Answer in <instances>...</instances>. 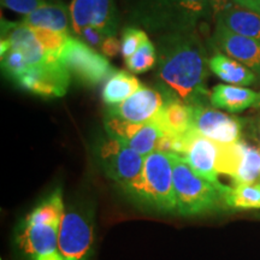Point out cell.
Masks as SVG:
<instances>
[{
    "label": "cell",
    "mask_w": 260,
    "mask_h": 260,
    "mask_svg": "<svg viewBox=\"0 0 260 260\" xmlns=\"http://www.w3.org/2000/svg\"><path fill=\"white\" fill-rule=\"evenodd\" d=\"M168 98L160 89L142 86L138 92L129 96L125 102L107 109L106 116L116 117L123 121L139 123L152 122L164 109Z\"/></svg>",
    "instance_id": "10"
},
{
    "label": "cell",
    "mask_w": 260,
    "mask_h": 260,
    "mask_svg": "<svg viewBox=\"0 0 260 260\" xmlns=\"http://www.w3.org/2000/svg\"><path fill=\"white\" fill-rule=\"evenodd\" d=\"M226 206L236 210L260 209V183L233 184L224 197Z\"/></svg>",
    "instance_id": "23"
},
{
    "label": "cell",
    "mask_w": 260,
    "mask_h": 260,
    "mask_svg": "<svg viewBox=\"0 0 260 260\" xmlns=\"http://www.w3.org/2000/svg\"><path fill=\"white\" fill-rule=\"evenodd\" d=\"M193 125L205 138L219 145H233L242 136V119L205 105L194 106Z\"/></svg>",
    "instance_id": "9"
},
{
    "label": "cell",
    "mask_w": 260,
    "mask_h": 260,
    "mask_svg": "<svg viewBox=\"0 0 260 260\" xmlns=\"http://www.w3.org/2000/svg\"><path fill=\"white\" fill-rule=\"evenodd\" d=\"M217 23L228 30L260 41V12L234 4L218 16Z\"/></svg>",
    "instance_id": "19"
},
{
    "label": "cell",
    "mask_w": 260,
    "mask_h": 260,
    "mask_svg": "<svg viewBox=\"0 0 260 260\" xmlns=\"http://www.w3.org/2000/svg\"><path fill=\"white\" fill-rule=\"evenodd\" d=\"M223 145L205 138L193 128L188 133V145L183 158L200 176L214 184H220L218 175Z\"/></svg>",
    "instance_id": "11"
},
{
    "label": "cell",
    "mask_w": 260,
    "mask_h": 260,
    "mask_svg": "<svg viewBox=\"0 0 260 260\" xmlns=\"http://www.w3.org/2000/svg\"><path fill=\"white\" fill-rule=\"evenodd\" d=\"M210 103L216 109L232 113L242 112L251 107H260V93L247 87L217 84L210 92Z\"/></svg>",
    "instance_id": "15"
},
{
    "label": "cell",
    "mask_w": 260,
    "mask_h": 260,
    "mask_svg": "<svg viewBox=\"0 0 260 260\" xmlns=\"http://www.w3.org/2000/svg\"><path fill=\"white\" fill-rule=\"evenodd\" d=\"M77 39H80L81 41L84 42L86 45H88L89 47L94 48V50L100 52L102 46L107 38L103 31L98 30V29L93 27H87L81 30L79 34L76 35Z\"/></svg>",
    "instance_id": "32"
},
{
    "label": "cell",
    "mask_w": 260,
    "mask_h": 260,
    "mask_svg": "<svg viewBox=\"0 0 260 260\" xmlns=\"http://www.w3.org/2000/svg\"><path fill=\"white\" fill-rule=\"evenodd\" d=\"M234 151L230 174L234 184L260 183V147L240 140L234 145Z\"/></svg>",
    "instance_id": "17"
},
{
    "label": "cell",
    "mask_w": 260,
    "mask_h": 260,
    "mask_svg": "<svg viewBox=\"0 0 260 260\" xmlns=\"http://www.w3.org/2000/svg\"><path fill=\"white\" fill-rule=\"evenodd\" d=\"M234 4H235V0H209L210 8L212 9L214 16L217 17Z\"/></svg>",
    "instance_id": "34"
},
{
    "label": "cell",
    "mask_w": 260,
    "mask_h": 260,
    "mask_svg": "<svg viewBox=\"0 0 260 260\" xmlns=\"http://www.w3.org/2000/svg\"><path fill=\"white\" fill-rule=\"evenodd\" d=\"M58 235L59 228L23 222L17 235V243L25 254L35 259L40 255L57 252Z\"/></svg>",
    "instance_id": "13"
},
{
    "label": "cell",
    "mask_w": 260,
    "mask_h": 260,
    "mask_svg": "<svg viewBox=\"0 0 260 260\" xmlns=\"http://www.w3.org/2000/svg\"><path fill=\"white\" fill-rule=\"evenodd\" d=\"M162 135L160 129L153 123H145L142 128L139 130L138 134L128 142L130 148L134 149L136 153L142 157L153 153L157 149L159 139Z\"/></svg>",
    "instance_id": "24"
},
{
    "label": "cell",
    "mask_w": 260,
    "mask_h": 260,
    "mask_svg": "<svg viewBox=\"0 0 260 260\" xmlns=\"http://www.w3.org/2000/svg\"><path fill=\"white\" fill-rule=\"evenodd\" d=\"M178 10L187 16L188 21H195L206 12L209 0H172Z\"/></svg>",
    "instance_id": "30"
},
{
    "label": "cell",
    "mask_w": 260,
    "mask_h": 260,
    "mask_svg": "<svg viewBox=\"0 0 260 260\" xmlns=\"http://www.w3.org/2000/svg\"><path fill=\"white\" fill-rule=\"evenodd\" d=\"M194 106L178 100H169L164 109L152 122L160 129L162 134L182 136L194 128Z\"/></svg>",
    "instance_id": "16"
},
{
    "label": "cell",
    "mask_w": 260,
    "mask_h": 260,
    "mask_svg": "<svg viewBox=\"0 0 260 260\" xmlns=\"http://www.w3.org/2000/svg\"><path fill=\"white\" fill-rule=\"evenodd\" d=\"M59 60L71 76L84 86H98L116 73L104 54L73 37L68 39Z\"/></svg>",
    "instance_id": "5"
},
{
    "label": "cell",
    "mask_w": 260,
    "mask_h": 260,
    "mask_svg": "<svg viewBox=\"0 0 260 260\" xmlns=\"http://www.w3.org/2000/svg\"><path fill=\"white\" fill-rule=\"evenodd\" d=\"M2 39L9 41L10 47L23 53L28 63L35 65L46 60L47 54L35 37L31 28L22 22H9L2 19Z\"/></svg>",
    "instance_id": "14"
},
{
    "label": "cell",
    "mask_w": 260,
    "mask_h": 260,
    "mask_svg": "<svg viewBox=\"0 0 260 260\" xmlns=\"http://www.w3.org/2000/svg\"><path fill=\"white\" fill-rule=\"evenodd\" d=\"M214 41L228 57L240 61L260 79V41L235 34L218 23Z\"/></svg>",
    "instance_id": "12"
},
{
    "label": "cell",
    "mask_w": 260,
    "mask_h": 260,
    "mask_svg": "<svg viewBox=\"0 0 260 260\" xmlns=\"http://www.w3.org/2000/svg\"><path fill=\"white\" fill-rule=\"evenodd\" d=\"M70 21L75 37L87 27L106 37H116L118 17L115 0H71Z\"/></svg>",
    "instance_id": "8"
},
{
    "label": "cell",
    "mask_w": 260,
    "mask_h": 260,
    "mask_svg": "<svg viewBox=\"0 0 260 260\" xmlns=\"http://www.w3.org/2000/svg\"><path fill=\"white\" fill-rule=\"evenodd\" d=\"M95 153L106 176L119 184L126 193L141 178L145 157L136 153L124 142L107 136L99 142Z\"/></svg>",
    "instance_id": "4"
},
{
    "label": "cell",
    "mask_w": 260,
    "mask_h": 260,
    "mask_svg": "<svg viewBox=\"0 0 260 260\" xmlns=\"http://www.w3.org/2000/svg\"><path fill=\"white\" fill-rule=\"evenodd\" d=\"M141 87L142 83L134 75L124 70L116 71L104 84L102 92L103 102L107 106L119 105L138 92Z\"/></svg>",
    "instance_id": "21"
},
{
    "label": "cell",
    "mask_w": 260,
    "mask_h": 260,
    "mask_svg": "<svg viewBox=\"0 0 260 260\" xmlns=\"http://www.w3.org/2000/svg\"><path fill=\"white\" fill-rule=\"evenodd\" d=\"M22 23L29 28H42L70 35V8L64 3H46L30 15L22 19Z\"/></svg>",
    "instance_id": "18"
},
{
    "label": "cell",
    "mask_w": 260,
    "mask_h": 260,
    "mask_svg": "<svg viewBox=\"0 0 260 260\" xmlns=\"http://www.w3.org/2000/svg\"><path fill=\"white\" fill-rule=\"evenodd\" d=\"M64 212L61 190L57 189L44 201H41L37 207H34V210L25 217L24 222L29 224H46V225L60 228Z\"/></svg>",
    "instance_id": "22"
},
{
    "label": "cell",
    "mask_w": 260,
    "mask_h": 260,
    "mask_svg": "<svg viewBox=\"0 0 260 260\" xmlns=\"http://www.w3.org/2000/svg\"><path fill=\"white\" fill-rule=\"evenodd\" d=\"M209 60L195 34L178 31L167 35L160 41L155 71L159 89L169 100L204 105L210 98L206 88Z\"/></svg>",
    "instance_id": "1"
},
{
    "label": "cell",
    "mask_w": 260,
    "mask_h": 260,
    "mask_svg": "<svg viewBox=\"0 0 260 260\" xmlns=\"http://www.w3.org/2000/svg\"><path fill=\"white\" fill-rule=\"evenodd\" d=\"M148 37L146 32L138 28H125L122 34V56L124 59H128L139 50L144 42L147 40Z\"/></svg>",
    "instance_id": "29"
},
{
    "label": "cell",
    "mask_w": 260,
    "mask_h": 260,
    "mask_svg": "<svg viewBox=\"0 0 260 260\" xmlns=\"http://www.w3.org/2000/svg\"><path fill=\"white\" fill-rule=\"evenodd\" d=\"M34 260H65V259H64V256L57 251V252L50 253V254L40 255V256H38V258H35Z\"/></svg>",
    "instance_id": "36"
},
{
    "label": "cell",
    "mask_w": 260,
    "mask_h": 260,
    "mask_svg": "<svg viewBox=\"0 0 260 260\" xmlns=\"http://www.w3.org/2000/svg\"><path fill=\"white\" fill-rule=\"evenodd\" d=\"M2 67L8 76L15 81L30 67V64L22 52L10 47L5 53L2 54Z\"/></svg>",
    "instance_id": "28"
},
{
    "label": "cell",
    "mask_w": 260,
    "mask_h": 260,
    "mask_svg": "<svg viewBox=\"0 0 260 260\" xmlns=\"http://www.w3.org/2000/svg\"><path fill=\"white\" fill-rule=\"evenodd\" d=\"M209 68L217 77L232 86L248 87L258 81L251 69L220 52L210 58Z\"/></svg>",
    "instance_id": "20"
},
{
    "label": "cell",
    "mask_w": 260,
    "mask_h": 260,
    "mask_svg": "<svg viewBox=\"0 0 260 260\" xmlns=\"http://www.w3.org/2000/svg\"><path fill=\"white\" fill-rule=\"evenodd\" d=\"M142 125L144 124L126 122L111 116H106L105 123H104L107 136L119 140V141L124 142V144H128L130 140L138 134V132L142 128Z\"/></svg>",
    "instance_id": "27"
},
{
    "label": "cell",
    "mask_w": 260,
    "mask_h": 260,
    "mask_svg": "<svg viewBox=\"0 0 260 260\" xmlns=\"http://www.w3.org/2000/svg\"><path fill=\"white\" fill-rule=\"evenodd\" d=\"M256 136H258V141H259V145H260V118L258 121V124H256Z\"/></svg>",
    "instance_id": "37"
},
{
    "label": "cell",
    "mask_w": 260,
    "mask_h": 260,
    "mask_svg": "<svg viewBox=\"0 0 260 260\" xmlns=\"http://www.w3.org/2000/svg\"><path fill=\"white\" fill-rule=\"evenodd\" d=\"M129 194L160 212L177 211L172 154L155 151L146 155L141 178Z\"/></svg>",
    "instance_id": "3"
},
{
    "label": "cell",
    "mask_w": 260,
    "mask_h": 260,
    "mask_svg": "<svg viewBox=\"0 0 260 260\" xmlns=\"http://www.w3.org/2000/svg\"><path fill=\"white\" fill-rule=\"evenodd\" d=\"M100 53L105 57H117L119 53H122V44L117 39V37H107L104 41Z\"/></svg>",
    "instance_id": "33"
},
{
    "label": "cell",
    "mask_w": 260,
    "mask_h": 260,
    "mask_svg": "<svg viewBox=\"0 0 260 260\" xmlns=\"http://www.w3.org/2000/svg\"><path fill=\"white\" fill-rule=\"evenodd\" d=\"M174 187L177 212L182 216H195L217 210L224 203L226 186L214 184L197 174L186 159L172 154Z\"/></svg>",
    "instance_id": "2"
},
{
    "label": "cell",
    "mask_w": 260,
    "mask_h": 260,
    "mask_svg": "<svg viewBox=\"0 0 260 260\" xmlns=\"http://www.w3.org/2000/svg\"><path fill=\"white\" fill-rule=\"evenodd\" d=\"M31 30L34 31L35 37L41 44V46L44 47L47 58H59L61 50L67 44L68 39L70 38L61 32L50 30V29L31 28Z\"/></svg>",
    "instance_id": "26"
},
{
    "label": "cell",
    "mask_w": 260,
    "mask_h": 260,
    "mask_svg": "<svg viewBox=\"0 0 260 260\" xmlns=\"http://www.w3.org/2000/svg\"><path fill=\"white\" fill-rule=\"evenodd\" d=\"M235 3L241 6H245L247 9L260 12V0H235Z\"/></svg>",
    "instance_id": "35"
},
{
    "label": "cell",
    "mask_w": 260,
    "mask_h": 260,
    "mask_svg": "<svg viewBox=\"0 0 260 260\" xmlns=\"http://www.w3.org/2000/svg\"><path fill=\"white\" fill-rule=\"evenodd\" d=\"M158 54L153 42L146 40L132 57L125 59V67L133 74H144L157 64Z\"/></svg>",
    "instance_id": "25"
},
{
    "label": "cell",
    "mask_w": 260,
    "mask_h": 260,
    "mask_svg": "<svg viewBox=\"0 0 260 260\" xmlns=\"http://www.w3.org/2000/svg\"><path fill=\"white\" fill-rule=\"evenodd\" d=\"M94 242L90 214L82 209L70 207L64 212L58 235V252L65 260H87Z\"/></svg>",
    "instance_id": "6"
},
{
    "label": "cell",
    "mask_w": 260,
    "mask_h": 260,
    "mask_svg": "<svg viewBox=\"0 0 260 260\" xmlns=\"http://www.w3.org/2000/svg\"><path fill=\"white\" fill-rule=\"evenodd\" d=\"M15 82L34 95L61 98L69 89L71 75L59 58H46L42 63L30 65Z\"/></svg>",
    "instance_id": "7"
},
{
    "label": "cell",
    "mask_w": 260,
    "mask_h": 260,
    "mask_svg": "<svg viewBox=\"0 0 260 260\" xmlns=\"http://www.w3.org/2000/svg\"><path fill=\"white\" fill-rule=\"evenodd\" d=\"M0 2H2L3 8L24 17L47 3L45 0H0Z\"/></svg>",
    "instance_id": "31"
}]
</instances>
